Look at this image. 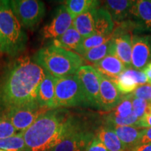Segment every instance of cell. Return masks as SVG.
Masks as SVG:
<instances>
[{
  "instance_id": "obj_1",
  "label": "cell",
  "mask_w": 151,
  "mask_h": 151,
  "mask_svg": "<svg viewBox=\"0 0 151 151\" xmlns=\"http://www.w3.org/2000/svg\"><path fill=\"white\" fill-rule=\"evenodd\" d=\"M46 71L27 56L13 62L0 78V109L37 104V92Z\"/></svg>"
},
{
  "instance_id": "obj_2",
  "label": "cell",
  "mask_w": 151,
  "mask_h": 151,
  "mask_svg": "<svg viewBox=\"0 0 151 151\" xmlns=\"http://www.w3.org/2000/svg\"><path fill=\"white\" fill-rule=\"evenodd\" d=\"M71 113L64 109L49 110L22 132L26 151H48L61 142Z\"/></svg>"
},
{
  "instance_id": "obj_3",
  "label": "cell",
  "mask_w": 151,
  "mask_h": 151,
  "mask_svg": "<svg viewBox=\"0 0 151 151\" xmlns=\"http://www.w3.org/2000/svg\"><path fill=\"white\" fill-rule=\"evenodd\" d=\"M34 61L58 78L75 75L83 65V59L80 55L52 45L39 50Z\"/></svg>"
},
{
  "instance_id": "obj_4",
  "label": "cell",
  "mask_w": 151,
  "mask_h": 151,
  "mask_svg": "<svg viewBox=\"0 0 151 151\" xmlns=\"http://www.w3.org/2000/svg\"><path fill=\"white\" fill-rule=\"evenodd\" d=\"M27 37L13 13L9 1L0 0V52L15 57L23 51Z\"/></svg>"
},
{
  "instance_id": "obj_5",
  "label": "cell",
  "mask_w": 151,
  "mask_h": 151,
  "mask_svg": "<svg viewBox=\"0 0 151 151\" xmlns=\"http://www.w3.org/2000/svg\"><path fill=\"white\" fill-rule=\"evenodd\" d=\"M102 124L83 120L71 114L69 124L61 142L48 151H84L96 137Z\"/></svg>"
},
{
  "instance_id": "obj_6",
  "label": "cell",
  "mask_w": 151,
  "mask_h": 151,
  "mask_svg": "<svg viewBox=\"0 0 151 151\" xmlns=\"http://www.w3.org/2000/svg\"><path fill=\"white\" fill-rule=\"evenodd\" d=\"M55 92L57 109L89 106L80 81L76 74L55 78Z\"/></svg>"
},
{
  "instance_id": "obj_7",
  "label": "cell",
  "mask_w": 151,
  "mask_h": 151,
  "mask_svg": "<svg viewBox=\"0 0 151 151\" xmlns=\"http://www.w3.org/2000/svg\"><path fill=\"white\" fill-rule=\"evenodd\" d=\"M9 4L21 26L27 29L37 26L46 14L44 3L39 0H11Z\"/></svg>"
},
{
  "instance_id": "obj_8",
  "label": "cell",
  "mask_w": 151,
  "mask_h": 151,
  "mask_svg": "<svg viewBox=\"0 0 151 151\" xmlns=\"http://www.w3.org/2000/svg\"><path fill=\"white\" fill-rule=\"evenodd\" d=\"M48 111L37 103L11 109L4 113L2 117L11 122L17 132L22 133Z\"/></svg>"
},
{
  "instance_id": "obj_9",
  "label": "cell",
  "mask_w": 151,
  "mask_h": 151,
  "mask_svg": "<svg viewBox=\"0 0 151 151\" xmlns=\"http://www.w3.org/2000/svg\"><path fill=\"white\" fill-rule=\"evenodd\" d=\"M76 75L80 81L89 106L101 110L100 85L97 71L92 66L83 65Z\"/></svg>"
},
{
  "instance_id": "obj_10",
  "label": "cell",
  "mask_w": 151,
  "mask_h": 151,
  "mask_svg": "<svg viewBox=\"0 0 151 151\" xmlns=\"http://www.w3.org/2000/svg\"><path fill=\"white\" fill-rule=\"evenodd\" d=\"M132 68L143 71L151 62V35H132Z\"/></svg>"
},
{
  "instance_id": "obj_11",
  "label": "cell",
  "mask_w": 151,
  "mask_h": 151,
  "mask_svg": "<svg viewBox=\"0 0 151 151\" xmlns=\"http://www.w3.org/2000/svg\"><path fill=\"white\" fill-rule=\"evenodd\" d=\"M73 22V18L62 4L58 7L51 22L42 28L41 35L44 39H55L72 27Z\"/></svg>"
},
{
  "instance_id": "obj_12",
  "label": "cell",
  "mask_w": 151,
  "mask_h": 151,
  "mask_svg": "<svg viewBox=\"0 0 151 151\" xmlns=\"http://www.w3.org/2000/svg\"><path fill=\"white\" fill-rule=\"evenodd\" d=\"M134 32H151V1H134L129 17Z\"/></svg>"
},
{
  "instance_id": "obj_13",
  "label": "cell",
  "mask_w": 151,
  "mask_h": 151,
  "mask_svg": "<svg viewBox=\"0 0 151 151\" xmlns=\"http://www.w3.org/2000/svg\"><path fill=\"white\" fill-rule=\"evenodd\" d=\"M98 73V72H97ZM99 80V94L101 110L104 113L110 112L118 106L123 95L119 92L113 83L104 76L98 73Z\"/></svg>"
},
{
  "instance_id": "obj_14",
  "label": "cell",
  "mask_w": 151,
  "mask_h": 151,
  "mask_svg": "<svg viewBox=\"0 0 151 151\" xmlns=\"http://www.w3.org/2000/svg\"><path fill=\"white\" fill-rule=\"evenodd\" d=\"M111 81L122 95L132 94L138 87L148 83L143 71L137 70L132 67L127 68L121 74Z\"/></svg>"
},
{
  "instance_id": "obj_15",
  "label": "cell",
  "mask_w": 151,
  "mask_h": 151,
  "mask_svg": "<svg viewBox=\"0 0 151 151\" xmlns=\"http://www.w3.org/2000/svg\"><path fill=\"white\" fill-rule=\"evenodd\" d=\"M112 39L114 46V55L124 64L126 68L132 67V35L113 32Z\"/></svg>"
},
{
  "instance_id": "obj_16",
  "label": "cell",
  "mask_w": 151,
  "mask_h": 151,
  "mask_svg": "<svg viewBox=\"0 0 151 151\" xmlns=\"http://www.w3.org/2000/svg\"><path fill=\"white\" fill-rule=\"evenodd\" d=\"M104 124L108 126L116 133L128 151H131L132 149L139 145L143 131V128L132 126H118L111 124Z\"/></svg>"
},
{
  "instance_id": "obj_17",
  "label": "cell",
  "mask_w": 151,
  "mask_h": 151,
  "mask_svg": "<svg viewBox=\"0 0 151 151\" xmlns=\"http://www.w3.org/2000/svg\"><path fill=\"white\" fill-rule=\"evenodd\" d=\"M55 78L46 71V76L41 81L37 92V102L41 106L49 110L55 109Z\"/></svg>"
},
{
  "instance_id": "obj_18",
  "label": "cell",
  "mask_w": 151,
  "mask_h": 151,
  "mask_svg": "<svg viewBox=\"0 0 151 151\" xmlns=\"http://www.w3.org/2000/svg\"><path fill=\"white\" fill-rule=\"evenodd\" d=\"M100 74L113 81L127 68L115 55H109L92 66Z\"/></svg>"
},
{
  "instance_id": "obj_19",
  "label": "cell",
  "mask_w": 151,
  "mask_h": 151,
  "mask_svg": "<svg viewBox=\"0 0 151 151\" xmlns=\"http://www.w3.org/2000/svg\"><path fill=\"white\" fill-rule=\"evenodd\" d=\"M134 1L129 0H107L103 1L102 7L109 14L114 23H121L129 17L130 11Z\"/></svg>"
},
{
  "instance_id": "obj_20",
  "label": "cell",
  "mask_w": 151,
  "mask_h": 151,
  "mask_svg": "<svg viewBox=\"0 0 151 151\" xmlns=\"http://www.w3.org/2000/svg\"><path fill=\"white\" fill-rule=\"evenodd\" d=\"M115 28L109 13L103 7H99L94 11V34L103 37L112 36Z\"/></svg>"
},
{
  "instance_id": "obj_21",
  "label": "cell",
  "mask_w": 151,
  "mask_h": 151,
  "mask_svg": "<svg viewBox=\"0 0 151 151\" xmlns=\"http://www.w3.org/2000/svg\"><path fill=\"white\" fill-rule=\"evenodd\" d=\"M83 39V38L72 26L63 35L52 39V45L71 51L73 50L76 52L80 46Z\"/></svg>"
},
{
  "instance_id": "obj_22",
  "label": "cell",
  "mask_w": 151,
  "mask_h": 151,
  "mask_svg": "<svg viewBox=\"0 0 151 151\" xmlns=\"http://www.w3.org/2000/svg\"><path fill=\"white\" fill-rule=\"evenodd\" d=\"M109 151H128L118 136L108 126L102 124L96 134Z\"/></svg>"
},
{
  "instance_id": "obj_23",
  "label": "cell",
  "mask_w": 151,
  "mask_h": 151,
  "mask_svg": "<svg viewBox=\"0 0 151 151\" xmlns=\"http://www.w3.org/2000/svg\"><path fill=\"white\" fill-rule=\"evenodd\" d=\"M94 10L92 9L87 11L73 19V27L83 38L88 37L94 34Z\"/></svg>"
},
{
  "instance_id": "obj_24",
  "label": "cell",
  "mask_w": 151,
  "mask_h": 151,
  "mask_svg": "<svg viewBox=\"0 0 151 151\" xmlns=\"http://www.w3.org/2000/svg\"><path fill=\"white\" fill-rule=\"evenodd\" d=\"M101 3L96 0H68L65 1L64 5L74 19L87 11L99 8Z\"/></svg>"
},
{
  "instance_id": "obj_25",
  "label": "cell",
  "mask_w": 151,
  "mask_h": 151,
  "mask_svg": "<svg viewBox=\"0 0 151 151\" xmlns=\"http://www.w3.org/2000/svg\"><path fill=\"white\" fill-rule=\"evenodd\" d=\"M109 55H114V46L112 38L101 46L89 50L81 57L83 60L94 65Z\"/></svg>"
},
{
  "instance_id": "obj_26",
  "label": "cell",
  "mask_w": 151,
  "mask_h": 151,
  "mask_svg": "<svg viewBox=\"0 0 151 151\" xmlns=\"http://www.w3.org/2000/svg\"><path fill=\"white\" fill-rule=\"evenodd\" d=\"M111 38H112V36H110V37H103V36L93 34V35L90 36V37L83 39L80 46H79L78 49L76 52L80 55L81 56H83L87 51L94 48H97V47L101 46V45L104 44V43L110 40Z\"/></svg>"
},
{
  "instance_id": "obj_27",
  "label": "cell",
  "mask_w": 151,
  "mask_h": 151,
  "mask_svg": "<svg viewBox=\"0 0 151 151\" xmlns=\"http://www.w3.org/2000/svg\"><path fill=\"white\" fill-rule=\"evenodd\" d=\"M0 150L5 151H26V145L22 133L0 140Z\"/></svg>"
},
{
  "instance_id": "obj_28",
  "label": "cell",
  "mask_w": 151,
  "mask_h": 151,
  "mask_svg": "<svg viewBox=\"0 0 151 151\" xmlns=\"http://www.w3.org/2000/svg\"><path fill=\"white\" fill-rule=\"evenodd\" d=\"M132 96L131 94L123 95L122 100L118 106L110 112H108L113 116L124 118L129 116L133 113L132 108Z\"/></svg>"
},
{
  "instance_id": "obj_29",
  "label": "cell",
  "mask_w": 151,
  "mask_h": 151,
  "mask_svg": "<svg viewBox=\"0 0 151 151\" xmlns=\"http://www.w3.org/2000/svg\"><path fill=\"white\" fill-rule=\"evenodd\" d=\"M17 134L11 122L4 117L0 118V140L12 137Z\"/></svg>"
},
{
  "instance_id": "obj_30",
  "label": "cell",
  "mask_w": 151,
  "mask_h": 151,
  "mask_svg": "<svg viewBox=\"0 0 151 151\" xmlns=\"http://www.w3.org/2000/svg\"><path fill=\"white\" fill-rule=\"evenodd\" d=\"M132 108H133V113L135 116L141 119L145 114L146 111L147 106H148V101L146 100L139 99L132 97Z\"/></svg>"
},
{
  "instance_id": "obj_31",
  "label": "cell",
  "mask_w": 151,
  "mask_h": 151,
  "mask_svg": "<svg viewBox=\"0 0 151 151\" xmlns=\"http://www.w3.org/2000/svg\"><path fill=\"white\" fill-rule=\"evenodd\" d=\"M133 97L142 99L146 101L151 100V85L145 84L143 86H139L131 94Z\"/></svg>"
},
{
  "instance_id": "obj_32",
  "label": "cell",
  "mask_w": 151,
  "mask_h": 151,
  "mask_svg": "<svg viewBox=\"0 0 151 151\" xmlns=\"http://www.w3.org/2000/svg\"><path fill=\"white\" fill-rule=\"evenodd\" d=\"M138 127L143 129L151 127V100L148 101L146 111L143 116L140 119Z\"/></svg>"
},
{
  "instance_id": "obj_33",
  "label": "cell",
  "mask_w": 151,
  "mask_h": 151,
  "mask_svg": "<svg viewBox=\"0 0 151 151\" xmlns=\"http://www.w3.org/2000/svg\"><path fill=\"white\" fill-rule=\"evenodd\" d=\"M84 151H109L97 137L93 139Z\"/></svg>"
},
{
  "instance_id": "obj_34",
  "label": "cell",
  "mask_w": 151,
  "mask_h": 151,
  "mask_svg": "<svg viewBox=\"0 0 151 151\" xmlns=\"http://www.w3.org/2000/svg\"><path fill=\"white\" fill-rule=\"evenodd\" d=\"M151 143V127L143 129L139 145Z\"/></svg>"
},
{
  "instance_id": "obj_35",
  "label": "cell",
  "mask_w": 151,
  "mask_h": 151,
  "mask_svg": "<svg viewBox=\"0 0 151 151\" xmlns=\"http://www.w3.org/2000/svg\"><path fill=\"white\" fill-rule=\"evenodd\" d=\"M143 73L146 75L148 83L151 85V62L147 65L143 69Z\"/></svg>"
},
{
  "instance_id": "obj_36",
  "label": "cell",
  "mask_w": 151,
  "mask_h": 151,
  "mask_svg": "<svg viewBox=\"0 0 151 151\" xmlns=\"http://www.w3.org/2000/svg\"><path fill=\"white\" fill-rule=\"evenodd\" d=\"M131 151H151V143L139 145Z\"/></svg>"
},
{
  "instance_id": "obj_37",
  "label": "cell",
  "mask_w": 151,
  "mask_h": 151,
  "mask_svg": "<svg viewBox=\"0 0 151 151\" xmlns=\"http://www.w3.org/2000/svg\"><path fill=\"white\" fill-rule=\"evenodd\" d=\"M0 151H5V150H0Z\"/></svg>"
}]
</instances>
